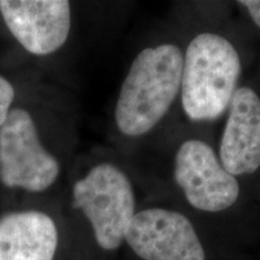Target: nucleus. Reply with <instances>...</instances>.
Here are the masks:
<instances>
[{"label": "nucleus", "mask_w": 260, "mask_h": 260, "mask_svg": "<svg viewBox=\"0 0 260 260\" xmlns=\"http://www.w3.org/2000/svg\"><path fill=\"white\" fill-rule=\"evenodd\" d=\"M210 129L176 123L149 146L160 149L167 169L164 178L149 183L147 200L180 207L235 246L232 222L242 201L243 186L224 168Z\"/></svg>", "instance_id": "1"}, {"label": "nucleus", "mask_w": 260, "mask_h": 260, "mask_svg": "<svg viewBox=\"0 0 260 260\" xmlns=\"http://www.w3.org/2000/svg\"><path fill=\"white\" fill-rule=\"evenodd\" d=\"M142 190H147L145 180L126 157L103 155L76 175L69 197V260H117L133 217L145 201Z\"/></svg>", "instance_id": "2"}, {"label": "nucleus", "mask_w": 260, "mask_h": 260, "mask_svg": "<svg viewBox=\"0 0 260 260\" xmlns=\"http://www.w3.org/2000/svg\"><path fill=\"white\" fill-rule=\"evenodd\" d=\"M183 71L180 25L153 35L135 51L112 111L116 135L129 151L151 146L176 123Z\"/></svg>", "instance_id": "3"}, {"label": "nucleus", "mask_w": 260, "mask_h": 260, "mask_svg": "<svg viewBox=\"0 0 260 260\" xmlns=\"http://www.w3.org/2000/svg\"><path fill=\"white\" fill-rule=\"evenodd\" d=\"M183 32L180 112L193 125L222 121L242 83L243 59L224 16L194 11L178 24Z\"/></svg>", "instance_id": "4"}, {"label": "nucleus", "mask_w": 260, "mask_h": 260, "mask_svg": "<svg viewBox=\"0 0 260 260\" xmlns=\"http://www.w3.org/2000/svg\"><path fill=\"white\" fill-rule=\"evenodd\" d=\"M125 248L138 260H237L235 246L184 210L160 200L140 205L126 233Z\"/></svg>", "instance_id": "5"}, {"label": "nucleus", "mask_w": 260, "mask_h": 260, "mask_svg": "<svg viewBox=\"0 0 260 260\" xmlns=\"http://www.w3.org/2000/svg\"><path fill=\"white\" fill-rule=\"evenodd\" d=\"M63 162L44 142L34 116L14 107L0 128V181L8 188L42 194L59 181Z\"/></svg>", "instance_id": "6"}, {"label": "nucleus", "mask_w": 260, "mask_h": 260, "mask_svg": "<svg viewBox=\"0 0 260 260\" xmlns=\"http://www.w3.org/2000/svg\"><path fill=\"white\" fill-rule=\"evenodd\" d=\"M0 14L12 37L37 57L59 52L73 29V5L68 0H0Z\"/></svg>", "instance_id": "7"}, {"label": "nucleus", "mask_w": 260, "mask_h": 260, "mask_svg": "<svg viewBox=\"0 0 260 260\" xmlns=\"http://www.w3.org/2000/svg\"><path fill=\"white\" fill-rule=\"evenodd\" d=\"M216 147L224 168L241 184L259 172L260 90L252 83H241L236 89Z\"/></svg>", "instance_id": "8"}, {"label": "nucleus", "mask_w": 260, "mask_h": 260, "mask_svg": "<svg viewBox=\"0 0 260 260\" xmlns=\"http://www.w3.org/2000/svg\"><path fill=\"white\" fill-rule=\"evenodd\" d=\"M0 260H69L65 224L41 209L2 214Z\"/></svg>", "instance_id": "9"}, {"label": "nucleus", "mask_w": 260, "mask_h": 260, "mask_svg": "<svg viewBox=\"0 0 260 260\" xmlns=\"http://www.w3.org/2000/svg\"><path fill=\"white\" fill-rule=\"evenodd\" d=\"M15 87L6 77L0 74V128L8 118L15 102Z\"/></svg>", "instance_id": "10"}, {"label": "nucleus", "mask_w": 260, "mask_h": 260, "mask_svg": "<svg viewBox=\"0 0 260 260\" xmlns=\"http://www.w3.org/2000/svg\"><path fill=\"white\" fill-rule=\"evenodd\" d=\"M236 4L245 10L253 23L260 29V0H243Z\"/></svg>", "instance_id": "11"}]
</instances>
